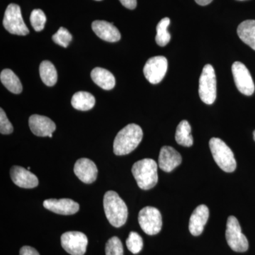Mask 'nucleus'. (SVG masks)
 Wrapping results in <instances>:
<instances>
[{
  "label": "nucleus",
  "instance_id": "nucleus-28",
  "mask_svg": "<svg viewBox=\"0 0 255 255\" xmlns=\"http://www.w3.org/2000/svg\"><path fill=\"white\" fill-rule=\"evenodd\" d=\"M106 255H124L122 241L117 237H112L107 241L105 248Z\"/></svg>",
  "mask_w": 255,
  "mask_h": 255
},
{
  "label": "nucleus",
  "instance_id": "nucleus-26",
  "mask_svg": "<svg viewBox=\"0 0 255 255\" xmlns=\"http://www.w3.org/2000/svg\"><path fill=\"white\" fill-rule=\"evenodd\" d=\"M127 246L132 254H137L142 251L143 241L138 233L130 232L127 240Z\"/></svg>",
  "mask_w": 255,
  "mask_h": 255
},
{
  "label": "nucleus",
  "instance_id": "nucleus-25",
  "mask_svg": "<svg viewBox=\"0 0 255 255\" xmlns=\"http://www.w3.org/2000/svg\"><path fill=\"white\" fill-rule=\"evenodd\" d=\"M169 23H170V19L168 17H165L162 18L157 24L156 28L157 35H156L155 41L159 46H165L170 41L171 36L167 31Z\"/></svg>",
  "mask_w": 255,
  "mask_h": 255
},
{
  "label": "nucleus",
  "instance_id": "nucleus-13",
  "mask_svg": "<svg viewBox=\"0 0 255 255\" xmlns=\"http://www.w3.org/2000/svg\"><path fill=\"white\" fill-rule=\"evenodd\" d=\"M11 180L16 186L24 189H33L38 185V177L27 169L13 166L10 169Z\"/></svg>",
  "mask_w": 255,
  "mask_h": 255
},
{
  "label": "nucleus",
  "instance_id": "nucleus-18",
  "mask_svg": "<svg viewBox=\"0 0 255 255\" xmlns=\"http://www.w3.org/2000/svg\"><path fill=\"white\" fill-rule=\"evenodd\" d=\"M92 28L96 35L104 41L114 43L121 39L120 32L113 23L97 20L92 23Z\"/></svg>",
  "mask_w": 255,
  "mask_h": 255
},
{
  "label": "nucleus",
  "instance_id": "nucleus-10",
  "mask_svg": "<svg viewBox=\"0 0 255 255\" xmlns=\"http://www.w3.org/2000/svg\"><path fill=\"white\" fill-rule=\"evenodd\" d=\"M168 62L164 56H155L146 62L143 68L145 78L153 85L162 81L167 73Z\"/></svg>",
  "mask_w": 255,
  "mask_h": 255
},
{
  "label": "nucleus",
  "instance_id": "nucleus-29",
  "mask_svg": "<svg viewBox=\"0 0 255 255\" xmlns=\"http://www.w3.org/2000/svg\"><path fill=\"white\" fill-rule=\"evenodd\" d=\"M53 41L59 46L67 48L72 41V35L68 29L64 27H60L58 31L53 35Z\"/></svg>",
  "mask_w": 255,
  "mask_h": 255
},
{
  "label": "nucleus",
  "instance_id": "nucleus-9",
  "mask_svg": "<svg viewBox=\"0 0 255 255\" xmlns=\"http://www.w3.org/2000/svg\"><path fill=\"white\" fill-rule=\"evenodd\" d=\"M61 246L71 255H84L86 253L88 238L86 235L78 231H69L61 236Z\"/></svg>",
  "mask_w": 255,
  "mask_h": 255
},
{
  "label": "nucleus",
  "instance_id": "nucleus-14",
  "mask_svg": "<svg viewBox=\"0 0 255 255\" xmlns=\"http://www.w3.org/2000/svg\"><path fill=\"white\" fill-rule=\"evenodd\" d=\"M28 124L31 132L39 137L49 136L56 129V126L51 119L37 114L30 117Z\"/></svg>",
  "mask_w": 255,
  "mask_h": 255
},
{
  "label": "nucleus",
  "instance_id": "nucleus-17",
  "mask_svg": "<svg viewBox=\"0 0 255 255\" xmlns=\"http://www.w3.org/2000/svg\"><path fill=\"white\" fill-rule=\"evenodd\" d=\"M209 217V210L204 204L196 207L189 220V229L194 236H200Z\"/></svg>",
  "mask_w": 255,
  "mask_h": 255
},
{
  "label": "nucleus",
  "instance_id": "nucleus-7",
  "mask_svg": "<svg viewBox=\"0 0 255 255\" xmlns=\"http://www.w3.org/2000/svg\"><path fill=\"white\" fill-rule=\"evenodd\" d=\"M3 25L5 29L11 34L26 36L29 33V30L23 21L21 8L16 4H10L6 8Z\"/></svg>",
  "mask_w": 255,
  "mask_h": 255
},
{
  "label": "nucleus",
  "instance_id": "nucleus-32",
  "mask_svg": "<svg viewBox=\"0 0 255 255\" xmlns=\"http://www.w3.org/2000/svg\"><path fill=\"white\" fill-rule=\"evenodd\" d=\"M123 6L129 9H135L137 6L136 0H119Z\"/></svg>",
  "mask_w": 255,
  "mask_h": 255
},
{
  "label": "nucleus",
  "instance_id": "nucleus-5",
  "mask_svg": "<svg viewBox=\"0 0 255 255\" xmlns=\"http://www.w3.org/2000/svg\"><path fill=\"white\" fill-rule=\"evenodd\" d=\"M199 94L201 100L206 105L214 104L217 95L216 76L212 65H206L199 79Z\"/></svg>",
  "mask_w": 255,
  "mask_h": 255
},
{
  "label": "nucleus",
  "instance_id": "nucleus-12",
  "mask_svg": "<svg viewBox=\"0 0 255 255\" xmlns=\"http://www.w3.org/2000/svg\"><path fill=\"white\" fill-rule=\"evenodd\" d=\"M74 172L82 182L92 184L97 179L98 169L91 159L80 158L75 162Z\"/></svg>",
  "mask_w": 255,
  "mask_h": 255
},
{
  "label": "nucleus",
  "instance_id": "nucleus-1",
  "mask_svg": "<svg viewBox=\"0 0 255 255\" xmlns=\"http://www.w3.org/2000/svg\"><path fill=\"white\" fill-rule=\"evenodd\" d=\"M142 136L141 128L137 124H128L118 132L114 139V154L120 156L130 153L140 143Z\"/></svg>",
  "mask_w": 255,
  "mask_h": 255
},
{
  "label": "nucleus",
  "instance_id": "nucleus-27",
  "mask_svg": "<svg viewBox=\"0 0 255 255\" xmlns=\"http://www.w3.org/2000/svg\"><path fill=\"white\" fill-rule=\"evenodd\" d=\"M31 26L37 32L41 31L44 28L46 22V16L41 9H36L32 11L30 16Z\"/></svg>",
  "mask_w": 255,
  "mask_h": 255
},
{
  "label": "nucleus",
  "instance_id": "nucleus-30",
  "mask_svg": "<svg viewBox=\"0 0 255 255\" xmlns=\"http://www.w3.org/2000/svg\"><path fill=\"white\" fill-rule=\"evenodd\" d=\"M14 130L12 124L9 122L4 111L1 108L0 110V132L4 135L11 134Z\"/></svg>",
  "mask_w": 255,
  "mask_h": 255
},
{
  "label": "nucleus",
  "instance_id": "nucleus-16",
  "mask_svg": "<svg viewBox=\"0 0 255 255\" xmlns=\"http://www.w3.org/2000/svg\"><path fill=\"white\" fill-rule=\"evenodd\" d=\"M43 206L55 214L73 215L78 212L80 205L70 199H50L43 201Z\"/></svg>",
  "mask_w": 255,
  "mask_h": 255
},
{
  "label": "nucleus",
  "instance_id": "nucleus-31",
  "mask_svg": "<svg viewBox=\"0 0 255 255\" xmlns=\"http://www.w3.org/2000/svg\"><path fill=\"white\" fill-rule=\"evenodd\" d=\"M19 255H40L35 248L30 246H23L20 249Z\"/></svg>",
  "mask_w": 255,
  "mask_h": 255
},
{
  "label": "nucleus",
  "instance_id": "nucleus-33",
  "mask_svg": "<svg viewBox=\"0 0 255 255\" xmlns=\"http://www.w3.org/2000/svg\"><path fill=\"white\" fill-rule=\"evenodd\" d=\"M213 0H195L196 2L198 4L201 5V6H206V5L209 4Z\"/></svg>",
  "mask_w": 255,
  "mask_h": 255
},
{
  "label": "nucleus",
  "instance_id": "nucleus-2",
  "mask_svg": "<svg viewBox=\"0 0 255 255\" xmlns=\"http://www.w3.org/2000/svg\"><path fill=\"white\" fill-rule=\"evenodd\" d=\"M104 209L107 220L114 227H122L127 222L128 214L127 204L116 191L105 193Z\"/></svg>",
  "mask_w": 255,
  "mask_h": 255
},
{
  "label": "nucleus",
  "instance_id": "nucleus-24",
  "mask_svg": "<svg viewBox=\"0 0 255 255\" xmlns=\"http://www.w3.org/2000/svg\"><path fill=\"white\" fill-rule=\"evenodd\" d=\"M190 124L186 120H183L179 124L176 130L175 140L179 145L184 147H191L194 143L191 134Z\"/></svg>",
  "mask_w": 255,
  "mask_h": 255
},
{
  "label": "nucleus",
  "instance_id": "nucleus-6",
  "mask_svg": "<svg viewBox=\"0 0 255 255\" xmlns=\"http://www.w3.org/2000/svg\"><path fill=\"white\" fill-rule=\"evenodd\" d=\"M226 241L233 251L245 253L249 248V243L244 234L242 233L241 225L235 216L228 217L226 224Z\"/></svg>",
  "mask_w": 255,
  "mask_h": 255
},
{
  "label": "nucleus",
  "instance_id": "nucleus-34",
  "mask_svg": "<svg viewBox=\"0 0 255 255\" xmlns=\"http://www.w3.org/2000/svg\"><path fill=\"white\" fill-rule=\"evenodd\" d=\"M253 137H254V140H255V130L253 132Z\"/></svg>",
  "mask_w": 255,
  "mask_h": 255
},
{
  "label": "nucleus",
  "instance_id": "nucleus-11",
  "mask_svg": "<svg viewBox=\"0 0 255 255\" xmlns=\"http://www.w3.org/2000/svg\"><path fill=\"white\" fill-rule=\"evenodd\" d=\"M232 73L238 90L243 95H253L255 92V84L246 65L241 62H235L232 65Z\"/></svg>",
  "mask_w": 255,
  "mask_h": 255
},
{
  "label": "nucleus",
  "instance_id": "nucleus-4",
  "mask_svg": "<svg viewBox=\"0 0 255 255\" xmlns=\"http://www.w3.org/2000/svg\"><path fill=\"white\" fill-rule=\"evenodd\" d=\"M210 150L215 162L226 172H233L237 167V162L232 150L226 142L218 137H212L209 141Z\"/></svg>",
  "mask_w": 255,
  "mask_h": 255
},
{
  "label": "nucleus",
  "instance_id": "nucleus-20",
  "mask_svg": "<svg viewBox=\"0 0 255 255\" xmlns=\"http://www.w3.org/2000/svg\"><path fill=\"white\" fill-rule=\"evenodd\" d=\"M238 35L240 38L255 50V20H246L238 26Z\"/></svg>",
  "mask_w": 255,
  "mask_h": 255
},
{
  "label": "nucleus",
  "instance_id": "nucleus-8",
  "mask_svg": "<svg viewBox=\"0 0 255 255\" xmlns=\"http://www.w3.org/2000/svg\"><path fill=\"white\" fill-rule=\"evenodd\" d=\"M138 222L146 234L154 236L158 234L162 229V215L156 208L146 206L139 212Z\"/></svg>",
  "mask_w": 255,
  "mask_h": 255
},
{
  "label": "nucleus",
  "instance_id": "nucleus-22",
  "mask_svg": "<svg viewBox=\"0 0 255 255\" xmlns=\"http://www.w3.org/2000/svg\"><path fill=\"white\" fill-rule=\"evenodd\" d=\"M1 83L9 92L14 94H20L22 92V85L16 74L10 70L4 69L0 75Z\"/></svg>",
  "mask_w": 255,
  "mask_h": 255
},
{
  "label": "nucleus",
  "instance_id": "nucleus-23",
  "mask_svg": "<svg viewBox=\"0 0 255 255\" xmlns=\"http://www.w3.org/2000/svg\"><path fill=\"white\" fill-rule=\"evenodd\" d=\"M41 80L47 86H54L58 80V73L53 64L48 60L42 62L39 67Z\"/></svg>",
  "mask_w": 255,
  "mask_h": 255
},
{
  "label": "nucleus",
  "instance_id": "nucleus-21",
  "mask_svg": "<svg viewBox=\"0 0 255 255\" xmlns=\"http://www.w3.org/2000/svg\"><path fill=\"white\" fill-rule=\"evenodd\" d=\"M71 104L75 110L85 112L95 107V98L90 92H78L73 96Z\"/></svg>",
  "mask_w": 255,
  "mask_h": 255
},
{
  "label": "nucleus",
  "instance_id": "nucleus-36",
  "mask_svg": "<svg viewBox=\"0 0 255 255\" xmlns=\"http://www.w3.org/2000/svg\"><path fill=\"white\" fill-rule=\"evenodd\" d=\"M241 1H242V0H241Z\"/></svg>",
  "mask_w": 255,
  "mask_h": 255
},
{
  "label": "nucleus",
  "instance_id": "nucleus-19",
  "mask_svg": "<svg viewBox=\"0 0 255 255\" xmlns=\"http://www.w3.org/2000/svg\"><path fill=\"white\" fill-rule=\"evenodd\" d=\"M91 78L95 84L105 90H111L115 87L116 80L113 74L102 68L92 70Z\"/></svg>",
  "mask_w": 255,
  "mask_h": 255
},
{
  "label": "nucleus",
  "instance_id": "nucleus-15",
  "mask_svg": "<svg viewBox=\"0 0 255 255\" xmlns=\"http://www.w3.org/2000/svg\"><path fill=\"white\" fill-rule=\"evenodd\" d=\"M182 158L179 152L170 146L161 148L158 158L159 168L164 172H170L182 163Z\"/></svg>",
  "mask_w": 255,
  "mask_h": 255
},
{
  "label": "nucleus",
  "instance_id": "nucleus-35",
  "mask_svg": "<svg viewBox=\"0 0 255 255\" xmlns=\"http://www.w3.org/2000/svg\"><path fill=\"white\" fill-rule=\"evenodd\" d=\"M97 1H101V0H97Z\"/></svg>",
  "mask_w": 255,
  "mask_h": 255
},
{
  "label": "nucleus",
  "instance_id": "nucleus-3",
  "mask_svg": "<svg viewBox=\"0 0 255 255\" xmlns=\"http://www.w3.org/2000/svg\"><path fill=\"white\" fill-rule=\"evenodd\" d=\"M132 173L137 186L143 190H149L155 187L158 181L157 164L154 159H142L134 163Z\"/></svg>",
  "mask_w": 255,
  "mask_h": 255
}]
</instances>
